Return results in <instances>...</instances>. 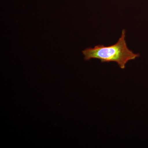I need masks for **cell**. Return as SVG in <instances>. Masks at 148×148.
<instances>
[{
  "mask_svg": "<svg viewBox=\"0 0 148 148\" xmlns=\"http://www.w3.org/2000/svg\"><path fill=\"white\" fill-rule=\"evenodd\" d=\"M125 29L123 30L117 42L113 45H98L83 51L84 60L89 61L95 58L101 60L102 63L115 62L121 69H125L128 61L135 60L140 56L139 53H134L128 49L125 40Z\"/></svg>",
  "mask_w": 148,
  "mask_h": 148,
  "instance_id": "1",
  "label": "cell"
}]
</instances>
